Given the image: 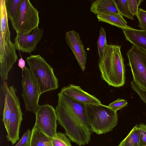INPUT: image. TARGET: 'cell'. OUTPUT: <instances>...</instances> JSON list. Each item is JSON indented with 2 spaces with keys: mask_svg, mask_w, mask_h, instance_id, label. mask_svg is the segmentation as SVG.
Wrapping results in <instances>:
<instances>
[{
  "mask_svg": "<svg viewBox=\"0 0 146 146\" xmlns=\"http://www.w3.org/2000/svg\"><path fill=\"white\" fill-rule=\"evenodd\" d=\"M55 109L58 123L65 129L70 141L80 146L89 143L91 132L88 123L85 105L61 92Z\"/></svg>",
  "mask_w": 146,
  "mask_h": 146,
  "instance_id": "6da1fadb",
  "label": "cell"
},
{
  "mask_svg": "<svg viewBox=\"0 0 146 146\" xmlns=\"http://www.w3.org/2000/svg\"><path fill=\"white\" fill-rule=\"evenodd\" d=\"M99 61L101 77L109 86L119 87L124 84L125 66L120 46L108 44Z\"/></svg>",
  "mask_w": 146,
  "mask_h": 146,
  "instance_id": "7a4b0ae2",
  "label": "cell"
},
{
  "mask_svg": "<svg viewBox=\"0 0 146 146\" xmlns=\"http://www.w3.org/2000/svg\"><path fill=\"white\" fill-rule=\"evenodd\" d=\"M87 118L91 131L98 135L111 131L118 121L116 111L101 104L85 105Z\"/></svg>",
  "mask_w": 146,
  "mask_h": 146,
  "instance_id": "3957f363",
  "label": "cell"
},
{
  "mask_svg": "<svg viewBox=\"0 0 146 146\" xmlns=\"http://www.w3.org/2000/svg\"><path fill=\"white\" fill-rule=\"evenodd\" d=\"M26 61L37 82L41 94L58 88V79L53 68L44 58L40 54L31 55L26 58Z\"/></svg>",
  "mask_w": 146,
  "mask_h": 146,
  "instance_id": "277c9868",
  "label": "cell"
},
{
  "mask_svg": "<svg viewBox=\"0 0 146 146\" xmlns=\"http://www.w3.org/2000/svg\"><path fill=\"white\" fill-rule=\"evenodd\" d=\"M39 12L29 0H23L17 18L12 25L17 33L29 34L38 27Z\"/></svg>",
  "mask_w": 146,
  "mask_h": 146,
  "instance_id": "5b68a950",
  "label": "cell"
},
{
  "mask_svg": "<svg viewBox=\"0 0 146 146\" xmlns=\"http://www.w3.org/2000/svg\"><path fill=\"white\" fill-rule=\"evenodd\" d=\"M22 75V96L26 110L35 114L39 105L38 101L41 95L37 82L29 68L25 66Z\"/></svg>",
  "mask_w": 146,
  "mask_h": 146,
  "instance_id": "8992f818",
  "label": "cell"
},
{
  "mask_svg": "<svg viewBox=\"0 0 146 146\" xmlns=\"http://www.w3.org/2000/svg\"><path fill=\"white\" fill-rule=\"evenodd\" d=\"M133 80L146 90V51L133 45L126 54Z\"/></svg>",
  "mask_w": 146,
  "mask_h": 146,
  "instance_id": "52a82bcc",
  "label": "cell"
},
{
  "mask_svg": "<svg viewBox=\"0 0 146 146\" xmlns=\"http://www.w3.org/2000/svg\"><path fill=\"white\" fill-rule=\"evenodd\" d=\"M35 114L34 125L50 137H54L57 133L58 118L56 110L52 105L45 104L39 106Z\"/></svg>",
  "mask_w": 146,
  "mask_h": 146,
  "instance_id": "ba28073f",
  "label": "cell"
},
{
  "mask_svg": "<svg viewBox=\"0 0 146 146\" xmlns=\"http://www.w3.org/2000/svg\"><path fill=\"white\" fill-rule=\"evenodd\" d=\"M15 89L9 90V96L11 112L9 124L7 130V139L13 145L19 139V131L23 120L22 113L20 107V102L16 94Z\"/></svg>",
  "mask_w": 146,
  "mask_h": 146,
  "instance_id": "9c48e42d",
  "label": "cell"
},
{
  "mask_svg": "<svg viewBox=\"0 0 146 146\" xmlns=\"http://www.w3.org/2000/svg\"><path fill=\"white\" fill-rule=\"evenodd\" d=\"M0 74L4 82L7 80L9 72L18 58L16 48L11 38L0 39Z\"/></svg>",
  "mask_w": 146,
  "mask_h": 146,
  "instance_id": "30bf717a",
  "label": "cell"
},
{
  "mask_svg": "<svg viewBox=\"0 0 146 146\" xmlns=\"http://www.w3.org/2000/svg\"><path fill=\"white\" fill-rule=\"evenodd\" d=\"M43 32L38 27L29 34L17 33L14 39L16 49L30 54L36 49L37 44L43 36Z\"/></svg>",
  "mask_w": 146,
  "mask_h": 146,
  "instance_id": "8fae6325",
  "label": "cell"
},
{
  "mask_svg": "<svg viewBox=\"0 0 146 146\" xmlns=\"http://www.w3.org/2000/svg\"><path fill=\"white\" fill-rule=\"evenodd\" d=\"M65 39L67 44L72 51L82 71H84L86 69L87 53L84 49L79 34L74 30L68 31L66 33Z\"/></svg>",
  "mask_w": 146,
  "mask_h": 146,
  "instance_id": "7c38bea8",
  "label": "cell"
},
{
  "mask_svg": "<svg viewBox=\"0 0 146 146\" xmlns=\"http://www.w3.org/2000/svg\"><path fill=\"white\" fill-rule=\"evenodd\" d=\"M60 92L85 105L102 104L98 99L84 91L79 86L70 84L63 87Z\"/></svg>",
  "mask_w": 146,
  "mask_h": 146,
  "instance_id": "4fadbf2b",
  "label": "cell"
},
{
  "mask_svg": "<svg viewBox=\"0 0 146 146\" xmlns=\"http://www.w3.org/2000/svg\"><path fill=\"white\" fill-rule=\"evenodd\" d=\"M126 40L146 51V31L136 29L130 27L122 30Z\"/></svg>",
  "mask_w": 146,
  "mask_h": 146,
  "instance_id": "5bb4252c",
  "label": "cell"
},
{
  "mask_svg": "<svg viewBox=\"0 0 146 146\" xmlns=\"http://www.w3.org/2000/svg\"><path fill=\"white\" fill-rule=\"evenodd\" d=\"M90 11L96 15L102 13H119L114 0H97L91 3Z\"/></svg>",
  "mask_w": 146,
  "mask_h": 146,
  "instance_id": "9a60e30c",
  "label": "cell"
},
{
  "mask_svg": "<svg viewBox=\"0 0 146 146\" xmlns=\"http://www.w3.org/2000/svg\"><path fill=\"white\" fill-rule=\"evenodd\" d=\"M98 21L106 22L123 29L129 26L122 15L119 13H102L97 15Z\"/></svg>",
  "mask_w": 146,
  "mask_h": 146,
  "instance_id": "2e32d148",
  "label": "cell"
},
{
  "mask_svg": "<svg viewBox=\"0 0 146 146\" xmlns=\"http://www.w3.org/2000/svg\"><path fill=\"white\" fill-rule=\"evenodd\" d=\"M32 131L30 146H53L52 138L34 125Z\"/></svg>",
  "mask_w": 146,
  "mask_h": 146,
  "instance_id": "e0dca14e",
  "label": "cell"
},
{
  "mask_svg": "<svg viewBox=\"0 0 146 146\" xmlns=\"http://www.w3.org/2000/svg\"><path fill=\"white\" fill-rule=\"evenodd\" d=\"M23 0H5L6 10L12 25L16 21L19 13Z\"/></svg>",
  "mask_w": 146,
  "mask_h": 146,
  "instance_id": "ac0fdd59",
  "label": "cell"
},
{
  "mask_svg": "<svg viewBox=\"0 0 146 146\" xmlns=\"http://www.w3.org/2000/svg\"><path fill=\"white\" fill-rule=\"evenodd\" d=\"M118 146H141L140 131L138 125L134 127Z\"/></svg>",
  "mask_w": 146,
  "mask_h": 146,
  "instance_id": "d6986e66",
  "label": "cell"
},
{
  "mask_svg": "<svg viewBox=\"0 0 146 146\" xmlns=\"http://www.w3.org/2000/svg\"><path fill=\"white\" fill-rule=\"evenodd\" d=\"M97 47L99 60L102 58L107 45L106 31L102 27L100 29V35L98 39Z\"/></svg>",
  "mask_w": 146,
  "mask_h": 146,
  "instance_id": "ffe728a7",
  "label": "cell"
},
{
  "mask_svg": "<svg viewBox=\"0 0 146 146\" xmlns=\"http://www.w3.org/2000/svg\"><path fill=\"white\" fill-rule=\"evenodd\" d=\"M119 13L122 16L133 20V15L130 11L127 0H114Z\"/></svg>",
  "mask_w": 146,
  "mask_h": 146,
  "instance_id": "44dd1931",
  "label": "cell"
},
{
  "mask_svg": "<svg viewBox=\"0 0 146 146\" xmlns=\"http://www.w3.org/2000/svg\"><path fill=\"white\" fill-rule=\"evenodd\" d=\"M67 136L64 133H57L56 135L52 138L53 146H72L70 140Z\"/></svg>",
  "mask_w": 146,
  "mask_h": 146,
  "instance_id": "7402d4cb",
  "label": "cell"
},
{
  "mask_svg": "<svg viewBox=\"0 0 146 146\" xmlns=\"http://www.w3.org/2000/svg\"><path fill=\"white\" fill-rule=\"evenodd\" d=\"M135 15L139 21L138 27L141 30L146 31V11L139 8Z\"/></svg>",
  "mask_w": 146,
  "mask_h": 146,
  "instance_id": "603a6c76",
  "label": "cell"
},
{
  "mask_svg": "<svg viewBox=\"0 0 146 146\" xmlns=\"http://www.w3.org/2000/svg\"><path fill=\"white\" fill-rule=\"evenodd\" d=\"M32 131L27 130L15 146H30Z\"/></svg>",
  "mask_w": 146,
  "mask_h": 146,
  "instance_id": "cb8c5ba5",
  "label": "cell"
},
{
  "mask_svg": "<svg viewBox=\"0 0 146 146\" xmlns=\"http://www.w3.org/2000/svg\"><path fill=\"white\" fill-rule=\"evenodd\" d=\"M127 104V102L126 100L119 98L109 104L108 106L114 111L117 112L118 110L126 106Z\"/></svg>",
  "mask_w": 146,
  "mask_h": 146,
  "instance_id": "d4e9b609",
  "label": "cell"
},
{
  "mask_svg": "<svg viewBox=\"0 0 146 146\" xmlns=\"http://www.w3.org/2000/svg\"><path fill=\"white\" fill-rule=\"evenodd\" d=\"M130 83L132 89L138 94L146 104V90L140 88L133 80L130 82Z\"/></svg>",
  "mask_w": 146,
  "mask_h": 146,
  "instance_id": "484cf974",
  "label": "cell"
},
{
  "mask_svg": "<svg viewBox=\"0 0 146 146\" xmlns=\"http://www.w3.org/2000/svg\"><path fill=\"white\" fill-rule=\"evenodd\" d=\"M140 134L141 146H146V125L141 123L138 125Z\"/></svg>",
  "mask_w": 146,
  "mask_h": 146,
  "instance_id": "4316f807",
  "label": "cell"
},
{
  "mask_svg": "<svg viewBox=\"0 0 146 146\" xmlns=\"http://www.w3.org/2000/svg\"><path fill=\"white\" fill-rule=\"evenodd\" d=\"M128 7L131 13L134 16L137 13L139 6L136 0H127Z\"/></svg>",
  "mask_w": 146,
  "mask_h": 146,
  "instance_id": "83f0119b",
  "label": "cell"
},
{
  "mask_svg": "<svg viewBox=\"0 0 146 146\" xmlns=\"http://www.w3.org/2000/svg\"><path fill=\"white\" fill-rule=\"evenodd\" d=\"M18 65L20 68L22 69L23 74V71H24L25 68V61L21 57L18 60Z\"/></svg>",
  "mask_w": 146,
  "mask_h": 146,
  "instance_id": "f1b7e54d",
  "label": "cell"
},
{
  "mask_svg": "<svg viewBox=\"0 0 146 146\" xmlns=\"http://www.w3.org/2000/svg\"></svg>",
  "mask_w": 146,
  "mask_h": 146,
  "instance_id": "f546056e",
  "label": "cell"
}]
</instances>
